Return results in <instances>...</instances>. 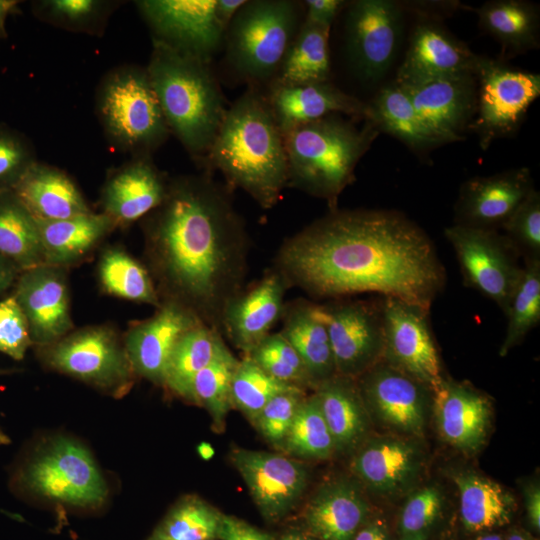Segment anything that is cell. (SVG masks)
I'll return each mask as SVG.
<instances>
[{
  "instance_id": "obj_1",
  "label": "cell",
  "mask_w": 540,
  "mask_h": 540,
  "mask_svg": "<svg viewBox=\"0 0 540 540\" xmlns=\"http://www.w3.org/2000/svg\"><path fill=\"white\" fill-rule=\"evenodd\" d=\"M272 267L313 298L377 293L428 310L446 283L428 234L384 209L329 210L285 238Z\"/></svg>"
},
{
  "instance_id": "obj_2",
  "label": "cell",
  "mask_w": 540,
  "mask_h": 540,
  "mask_svg": "<svg viewBox=\"0 0 540 540\" xmlns=\"http://www.w3.org/2000/svg\"><path fill=\"white\" fill-rule=\"evenodd\" d=\"M233 191L207 172L179 176L143 218L147 269L160 302L181 306L220 333L249 270L251 239Z\"/></svg>"
},
{
  "instance_id": "obj_3",
  "label": "cell",
  "mask_w": 540,
  "mask_h": 540,
  "mask_svg": "<svg viewBox=\"0 0 540 540\" xmlns=\"http://www.w3.org/2000/svg\"><path fill=\"white\" fill-rule=\"evenodd\" d=\"M201 168L219 171L263 209L278 204L288 184L287 157L264 89L247 87L228 107Z\"/></svg>"
},
{
  "instance_id": "obj_4",
  "label": "cell",
  "mask_w": 540,
  "mask_h": 540,
  "mask_svg": "<svg viewBox=\"0 0 540 540\" xmlns=\"http://www.w3.org/2000/svg\"><path fill=\"white\" fill-rule=\"evenodd\" d=\"M146 70L170 133L202 167L228 109L211 63L152 41Z\"/></svg>"
},
{
  "instance_id": "obj_5",
  "label": "cell",
  "mask_w": 540,
  "mask_h": 540,
  "mask_svg": "<svg viewBox=\"0 0 540 540\" xmlns=\"http://www.w3.org/2000/svg\"><path fill=\"white\" fill-rule=\"evenodd\" d=\"M333 114L284 134L287 188L300 190L338 208V199L355 180V169L380 132L369 120Z\"/></svg>"
},
{
  "instance_id": "obj_6",
  "label": "cell",
  "mask_w": 540,
  "mask_h": 540,
  "mask_svg": "<svg viewBox=\"0 0 540 540\" xmlns=\"http://www.w3.org/2000/svg\"><path fill=\"white\" fill-rule=\"evenodd\" d=\"M303 2L246 0L231 20L223 43L224 65L238 83L265 89L303 20Z\"/></svg>"
},
{
  "instance_id": "obj_7",
  "label": "cell",
  "mask_w": 540,
  "mask_h": 540,
  "mask_svg": "<svg viewBox=\"0 0 540 540\" xmlns=\"http://www.w3.org/2000/svg\"><path fill=\"white\" fill-rule=\"evenodd\" d=\"M96 110L109 141L133 157L151 156L171 134L144 67L110 71L98 87Z\"/></svg>"
},
{
  "instance_id": "obj_8",
  "label": "cell",
  "mask_w": 540,
  "mask_h": 540,
  "mask_svg": "<svg viewBox=\"0 0 540 540\" xmlns=\"http://www.w3.org/2000/svg\"><path fill=\"white\" fill-rule=\"evenodd\" d=\"M15 483L37 497L84 509L100 507L108 486L90 452L58 437L39 448L17 471Z\"/></svg>"
},
{
  "instance_id": "obj_9",
  "label": "cell",
  "mask_w": 540,
  "mask_h": 540,
  "mask_svg": "<svg viewBox=\"0 0 540 540\" xmlns=\"http://www.w3.org/2000/svg\"><path fill=\"white\" fill-rule=\"evenodd\" d=\"M39 349L40 357L51 369L113 397L124 396L134 384L136 374L124 341L109 326H87L71 331Z\"/></svg>"
},
{
  "instance_id": "obj_10",
  "label": "cell",
  "mask_w": 540,
  "mask_h": 540,
  "mask_svg": "<svg viewBox=\"0 0 540 540\" xmlns=\"http://www.w3.org/2000/svg\"><path fill=\"white\" fill-rule=\"evenodd\" d=\"M476 112L468 131L486 150L499 138L515 133L540 95V75L478 56Z\"/></svg>"
},
{
  "instance_id": "obj_11",
  "label": "cell",
  "mask_w": 540,
  "mask_h": 540,
  "mask_svg": "<svg viewBox=\"0 0 540 540\" xmlns=\"http://www.w3.org/2000/svg\"><path fill=\"white\" fill-rule=\"evenodd\" d=\"M344 48L353 74L365 83L380 81L394 62L403 36L404 4L392 0L347 2Z\"/></svg>"
},
{
  "instance_id": "obj_12",
  "label": "cell",
  "mask_w": 540,
  "mask_h": 540,
  "mask_svg": "<svg viewBox=\"0 0 540 540\" xmlns=\"http://www.w3.org/2000/svg\"><path fill=\"white\" fill-rule=\"evenodd\" d=\"M464 285L492 300L505 314L523 265L511 240L497 230L453 224L444 229Z\"/></svg>"
},
{
  "instance_id": "obj_13",
  "label": "cell",
  "mask_w": 540,
  "mask_h": 540,
  "mask_svg": "<svg viewBox=\"0 0 540 540\" xmlns=\"http://www.w3.org/2000/svg\"><path fill=\"white\" fill-rule=\"evenodd\" d=\"M135 4L153 42L208 63L223 48L227 27L218 16L217 0H140Z\"/></svg>"
},
{
  "instance_id": "obj_14",
  "label": "cell",
  "mask_w": 540,
  "mask_h": 540,
  "mask_svg": "<svg viewBox=\"0 0 540 540\" xmlns=\"http://www.w3.org/2000/svg\"><path fill=\"white\" fill-rule=\"evenodd\" d=\"M319 307L327 326L336 375L357 379L382 359L381 300L338 298Z\"/></svg>"
},
{
  "instance_id": "obj_15",
  "label": "cell",
  "mask_w": 540,
  "mask_h": 540,
  "mask_svg": "<svg viewBox=\"0 0 540 540\" xmlns=\"http://www.w3.org/2000/svg\"><path fill=\"white\" fill-rule=\"evenodd\" d=\"M382 361L430 390L442 379L440 356L429 322V311L394 297L381 299Z\"/></svg>"
},
{
  "instance_id": "obj_16",
  "label": "cell",
  "mask_w": 540,
  "mask_h": 540,
  "mask_svg": "<svg viewBox=\"0 0 540 540\" xmlns=\"http://www.w3.org/2000/svg\"><path fill=\"white\" fill-rule=\"evenodd\" d=\"M230 458L267 522L281 521L298 506L308 485V470L301 460L244 448L234 449Z\"/></svg>"
},
{
  "instance_id": "obj_17",
  "label": "cell",
  "mask_w": 540,
  "mask_h": 540,
  "mask_svg": "<svg viewBox=\"0 0 540 540\" xmlns=\"http://www.w3.org/2000/svg\"><path fill=\"white\" fill-rule=\"evenodd\" d=\"M370 417L410 437H422L431 390L380 360L356 379Z\"/></svg>"
},
{
  "instance_id": "obj_18",
  "label": "cell",
  "mask_w": 540,
  "mask_h": 540,
  "mask_svg": "<svg viewBox=\"0 0 540 540\" xmlns=\"http://www.w3.org/2000/svg\"><path fill=\"white\" fill-rule=\"evenodd\" d=\"M38 347L52 344L73 331L66 269L42 264L21 271L13 294Z\"/></svg>"
},
{
  "instance_id": "obj_19",
  "label": "cell",
  "mask_w": 540,
  "mask_h": 540,
  "mask_svg": "<svg viewBox=\"0 0 540 540\" xmlns=\"http://www.w3.org/2000/svg\"><path fill=\"white\" fill-rule=\"evenodd\" d=\"M402 87L423 123L442 144L464 139L476 112L475 73L446 75Z\"/></svg>"
},
{
  "instance_id": "obj_20",
  "label": "cell",
  "mask_w": 540,
  "mask_h": 540,
  "mask_svg": "<svg viewBox=\"0 0 540 540\" xmlns=\"http://www.w3.org/2000/svg\"><path fill=\"white\" fill-rule=\"evenodd\" d=\"M533 189L527 167L473 177L460 187L454 224L497 230Z\"/></svg>"
},
{
  "instance_id": "obj_21",
  "label": "cell",
  "mask_w": 540,
  "mask_h": 540,
  "mask_svg": "<svg viewBox=\"0 0 540 540\" xmlns=\"http://www.w3.org/2000/svg\"><path fill=\"white\" fill-rule=\"evenodd\" d=\"M288 289L281 274L273 267L268 269L229 302L222 317V335L248 354L281 320Z\"/></svg>"
},
{
  "instance_id": "obj_22",
  "label": "cell",
  "mask_w": 540,
  "mask_h": 540,
  "mask_svg": "<svg viewBox=\"0 0 540 540\" xmlns=\"http://www.w3.org/2000/svg\"><path fill=\"white\" fill-rule=\"evenodd\" d=\"M264 92L283 135L333 114L358 120H367L370 115L368 103L344 92L330 81L308 84L272 82Z\"/></svg>"
},
{
  "instance_id": "obj_23",
  "label": "cell",
  "mask_w": 540,
  "mask_h": 540,
  "mask_svg": "<svg viewBox=\"0 0 540 540\" xmlns=\"http://www.w3.org/2000/svg\"><path fill=\"white\" fill-rule=\"evenodd\" d=\"M437 430L452 447L474 453L484 444L491 423L489 398L469 384L442 377L431 389Z\"/></svg>"
},
{
  "instance_id": "obj_24",
  "label": "cell",
  "mask_w": 540,
  "mask_h": 540,
  "mask_svg": "<svg viewBox=\"0 0 540 540\" xmlns=\"http://www.w3.org/2000/svg\"><path fill=\"white\" fill-rule=\"evenodd\" d=\"M199 323L181 306L161 302L152 316L132 324L124 345L135 374L163 386L174 346L187 330Z\"/></svg>"
},
{
  "instance_id": "obj_25",
  "label": "cell",
  "mask_w": 540,
  "mask_h": 540,
  "mask_svg": "<svg viewBox=\"0 0 540 540\" xmlns=\"http://www.w3.org/2000/svg\"><path fill=\"white\" fill-rule=\"evenodd\" d=\"M350 469L369 490L393 496L418 477L422 454L416 444L400 436L367 437L353 452Z\"/></svg>"
},
{
  "instance_id": "obj_26",
  "label": "cell",
  "mask_w": 540,
  "mask_h": 540,
  "mask_svg": "<svg viewBox=\"0 0 540 540\" xmlns=\"http://www.w3.org/2000/svg\"><path fill=\"white\" fill-rule=\"evenodd\" d=\"M169 180L151 156H135L110 173L102 191V213L116 227L129 226L143 219L164 200Z\"/></svg>"
},
{
  "instance_id": "obj_27",
  "label": "cell",
  "mask_w": 540,
  "mask_h": 540,
  "mask_svg": "<svg viewBox=\"0 0 540 540\" xmlns=\"http://www.w3.org/2000/svg\"><path fill=\"white\" fill-rule=\"evenodd\" d=\"M478 56L442 26L422 21L413 29L394 80L407 86L446 75L475 73Z\"/></svg>"
},
{
  "instance_id": "obj_28",
  "label": "cell",
  "mask_w": 540,
  "mask_h": 540,
  "mask_svg": "<svg viewBox=\"0 0 540 540\" xmlns=\"http://www.w3.org/2000/svg\"><path fill=\"white\" fill-rule=\"evenodd\" d=\"M370 505L358 482L345 477L321 484L301 512L302 529L317 540H352Z\"/></svg>"
},
{
  "instance_id": "obj_29",
  "label": "cell",
  "mask_w": 540,
  "mask_h": 540,
  "mask_svg": "<svg viewBox=\"0 0 540 540\" xmlns=\"http://www.w3.org/2000/svg\"><path fill=\"white\" fill-rule=\"evenodd\" d=\"M12 189L36 220H61L92 212L64 171L38 161Z\"/></svg>"
},
{
  "instance_id": "obj_30",
  "label": "cell",
  "mask_w": 540,
  "mask_h": 540,
  "mask_svg": "<svg viewBox=\"0 0 540 540\" xmlns=\"http://www.w3.org/2000/svg\"><path fill=\"white\" fill-rule=\"evenodd\" d=\"M281 320L279 332L302 359L314 387L335 376L331 343L319 304L304 298L286 302Z\"/></svg>"
},
{
  "instance_id": "obj_31",
  "label": "cell",
  "mask_w": 540,
  "mask_h": 540,
  "mask_svg": "<svg viewBox=\"0 0 540 540\" xmlns=\"http://www.w3.org/2000/svg\"><path fill=\"white\" fill-rule=\"evenodd\" d=\"M44 264L67 269L83 261L116 228L106 214L90 212L61 220H36Z\"/></svg>"
},
{
  "instance_id": "obj_32",
  "label": "cell",
  "mask_w": 540,
  "mask_h": 540,
  "mask_svg": "<svg viewBox=\"0 0 540 540\" xmlns=\"http://www.w3.org/2000/svg\"><path fill=\"white\" fill-rule=\"evenodd\" d=\"M336 452H353L367 437L371 417L356 379L335 375L315 390Z\"/></svg>"
},
{
  "instance_id": "obj_33",
  "label": "cell",
  "mask_w": 540,
  "mask_h": 540,
  "mask_svg": "<svg viewBox=\"0 0 540 540\" xmlns=\"http://www.w3.org/2000/svg\"><path fill=\"white\" fill-rule=\"evenodd\" d=\"M231 353L219 331L199 323L187 330L174 346L163 386L191 403L195 376L212 362Z\"/></svg>"
},
{
  "instance_id": "obj_34",
  "label": "cell",
  "mask_w": 540,
  "mask_h": 540,
  "mask_svg": "<svg viewBox=\"0 0 540 540\" xmlns=\"http://www.w3.org/2000/svg\"><path fill=\"white\" fill-rule=\"evenodd\" d=\"M371 121L379 132L387 133L415 152L442 145L417 114L409 95L395 80L382 86L368 102Z\"/></svg>"
},
{
  "instance_id": "obj_35",
  "label": "cell",
  "mask_w": 540,
  "mask_h": 540,
  "mask_svg": "<svg viewBox=\"0 0 540 540\" xmlns=\"http://www.w3.org/2000/svg\"><path fill=\"white\" fill-rule=\"evenodd\" d=\"M479 26L502 46L520 54L539 46V10L523 0H491L477 9Z\"/></svg>"
},
{
  "instance_id": "obj_36",
  "label": "cell",
  "mask_w": 540,
  "mask_h": 540,
  "mask_svg": "<svg viewBox=\"0 0 540 540\" xmlns=\"http://www.w3.org/2000/svg\"><path fill=\"white\" fill-rule=\"evenodd\" d=\"M459 492L460 517L469 532H483L508 524L515 500L501 485L472 472L453 477Z\"/></svg>"
},
{
  "instance_id": "obj_37",
  "label": "cell",
  "mask_w": 540,
  "mask_h": 540,
  "mask_svg": "<svg viewBox=\"0 0 540 540\" xmlns=\"http://www.w3.org/2000/svg\"><path fill=\"white\" fill-rule=\"evenodd\" d=\"M0 255L20 271L44 264L37 221L13 189L0 190Z\"/></svg>"
},
{
  "instance_id": "obj_38",
  "label": "cell",
  "mask_w": 540,
  "mask_h": 540,
  "mask_svg": "<svg viewBox=\"0 0 540 540\" xmlns=\"http://www.w3.org/2000/svg\"><path fill=\"white\" fill-rule=\"evenodd\" d=\"M330 30L303 20L273 82L308 84L329 82Z\"/></svg>"
},
{
  "instance_id": "obj_39",
  "label": "cell",
  "mask_w": 540,
  "mask_h": 540,
  "mask_svg": "<svg viewBox=\"0 0 540 540\" xmlns=\"http://www.w3.org/2000/svg\"><path fill=\"white\" fill-rule=\"evenodd\" d=\"M98 277L108 294L155 307L161 303L147 267L120 248H107L102 253Z\"/></svg>"
},
{
  "instance_id": "obj_40",
  "label": "cell",
  "mask_w": 540,
  "mask_h": 540,
  "mask_svg": "<svg viewBox=\"0 0 540 540\" xmlns=\"http://www.w3.org/2000/svg\"><path fill=\"white\" fill-rule=\"evenodd\" d=\"M224 514L197 495L180 498L147 540H219Z\"/></svg>"
},
{
  "instance_id": "obj_41",
  "label": "cell",
  "mask_w": 540,
  "mask_h": 540,
  "mask_svg": "<svg viewBox=\"0 0 540 540\" xmlns=\"http://www.w3.org/2000/svg\"><path fill=\"white\" fill-rule=\"evenodd\" d=\"M281 451L298 460H325L336 453L317 396H306L298 408Z\"/></svg>"
},
{
  "instance_id": "obj_42",
  "label": "cell",
  "mask_w": 540,
  "mask_h": 540,
  "mask_svg": "<svg viewBox=\"0 0 540 540\" xmlns=\"http://www.w3.org/2000/svg\"><path fill=\"white\" fill-rule=\"evenodd\" d=\"M507 328L500 346V356H506L519 345L540 321V259H524L520 280L510 298Z\"/></svg>"
},
{
  "instance_id": "obj_43",
  "label": "cell",
  "mask_w": 540,
  "mask_h": 540,
  "mask_svg": "<svg viewBox=\"0 0 540 540\" xmlns=\"http://www.w3.org/2000/svg\"><path fill=\"white\" fill-rule=\"evenodd\" d=\"M238 361L233 353L219 358L203 368L192 383L191 403L206 409L217 432L224 430L232 408L231 382Z\"/></svg>"
},
{
  "instance_id": "obj_44",
  "label": "cell",
  "mask_w": 540,
  "mask_h": 540,
  "mask_svg": "<svg viewBox=\"0 0 540 540\" xmlns=\"http://www.w3.org/2000/svg\"><path fill=\"white\" fill-rule=\"evenodd\" d=\"M116 4L99 0H44L34 2L33 12L54 26L99 35Z\"/></svg>"
},
{
  "instance_id": "obj_45",
  "label": "cell",
  "mask_w": 540,
  "mask_h": 540,
  "mask_svg": "<svg viewBox=\"0 0 540 540\" xmlns=\"http://www.w3.org/2000/svg\"><path fill=\"white\" fill-rule=\"evenodd\" d=\"M294 387L273 378L248 356H244L238 361L232 377V407L251 422L270 399Z\"/></svg>"
},
{
  "instance_id": "obj_46",
  "label": "cell",
  "mask_w": 540,
  "mask_h": 540,
  "mask_svg": "<svg viewBox=\"0 0 540 540\" xmlns=\"http://www.w3.org/2000/svg\"><path fill=\"white\" fill-rule=\"evenodd\" d=\"M245 356L285 384L305 391L315 388L302 359L280 332H271Z\"/></svg>"
},
{
  "instance_id": "obj_47",
  "label": "cell",
  "mask_w": 540,
  "mask_h": 540,
  "mask_svg": "<svg viewBox=\"0 0 540 540\" xmlns=\"http://www.w3.org/2000/svg\"><path fill=\"white\" fill-rule=\"evenodd\" d=\"M443 506L440 490L425 486L414 491L402 506L398 531L400 540H427Z\"/></svg>"
},
{
  "instance_id": "obj_48",
  "label": "cell",
  "mask_w": 540,
  "mask_h": 540,
  "mask_svg": "<svg viewBox=\"0 0 540 540\" xmlns=\"http://www.w3.org/2000/svg\"><path fill=\"white\" fill-rule=\"evenodd\" d=\"M306 391L294 387L275 395L251 421L260 435L275 448L281 449Z\"/></svg>"
},
{
  "instance_id": "obj_49",
  "label": "cell",
  "mask_w": 540,
  "mask_h": 540,
  "mask_svg": "<svg viewBox=\"0 0 540 540\" xmlns=\"http://www.w3.org/2000/svg\"><path fill=\"white\" fill-rule=\"evenodd\" d=\"M501 228L524 259H540V193L535 188Z\"/></svg>"
},
{
  "instance_id": "obj_50",
  "label": "cell",
  "mask_w": 540,
  "mask_h": 540,
  "mask_svg": "<svg viewBox=\"0 0 540 540\" xmlns=\"http://www.w3.org/2000/svg\"><path fill=\"white\" fill-rule=\"evenodd\" d=\"M36 161L29 140L18 131L0 125V190L12 189Z\"/></svg>"
},
{
  "instance_id": "obj_51",
  "label": "cell",
  "mask_w": 540,
  "mask_h": 540,
  "mask_svg": "<svg viewBox=\"0 0 540 540\" xmlns=\"http://www.w3.org/2000/svg\"><path fill=\"white\" fill-rule=\"evenodd\" d=\"M27 319L14 295L0 301V351L22 360L32 345Z\"/></svg>"
},
{
  "instance_id": "obj_52",
  "label": "cell",
  "mask_w": 540,
  "mask_h": 540,
  "mask_svg": "<svg viewBox=\"0 0 540 540\" xmlns=\"http://www.w3.org/2000/svg\"><path fill=\"white\" fill-rule=\"evenodd\" d=\"M348 1L344 0H306L304 20L330 30L337 16L344 10Z\"/></svg>"
},
{
  "instance_id": "obj_53",
  "label": "cell",
  "mask_w": 540,
  "mask_h": 540,
  "mask_svg": "<svg viewBox=\"0 0 540 540\" xmlns=\"http://www.w3.org/2000/svg\"><path fill=\"white\" fill-rule=\"evenodd\" d=\"M219 540H274L273 536L250 523L232 516L223 517Z\"/></svg>"
},
{
  "instance_id": "obj_54",
  "label": "cell",
  "mask_w": 540,
  "mask_h": 540,
  "mask_svg": "<svg viewBox=\"0 0 540 540\" xmlns=\"http://www.w3.org/2000/svg\"><path fill=\"white\" fill-rule=\"evenodd\" d=\"M524 501L530 525L537 531L540 529V488L537 483H529L524 487Z\"/></svg>"
},
{
  "instance_id": "obj_55",
  "label": "cell",
  "mask_w": 540,
  "mask_h": 540,
  "mask_svg": "<svg viewBox=\"0 0 540 540\" xmlns=\"http://www.w3.org/2000/svg\"><path fill=\"white\" fill-rule=\"evenodd\" d=\"M352 540H390L386 524L379 519L367 521Z\"/></svg>"
},
{
  "instance_id": "obj_56",
  "label": "cell",
  "mask_w": 540,
  "mask_h": 540,
  "mask_svg": "<svg viewBox=\"0 0 540 540\" xmlns=\"http://www.w3.org/2000/svg\"><path fill=\"white\" fill-rule=\"evenodd\" d=\"M20 269L10 260L0 255V293L16 282Z\"/></svg>"
},
{
  "instance_id": "obj_57",
  "label": "cell",
  "mask_w": 540,
  "mask_h": 540,
  "mask_svg": "<svg viewBox=\"0 0 540 540\" xmlns=\"http://www.w3.org/2000/svg\"><path fill=\"white\" fill-rule=\"evenodd\" d=\"M17 4L18 1L14 0H0V38L5 35L6 19L13 12Z\"/></svg>"
},
{
  "instance_id": "obj_58",
  "label": "cell",
  "mask_w": 540,
  "mask_h": 540,
  "mask_svg": "<svg viewBox=\"0 0 540 540\" xmlns=\"http://www.w3.org/2000/svg\"><path fill=\"white\" fill-rule=\"evenodd\" d=\"M278 540H317L302 528H293L285 531Z\"/></svg>"
},
{
  "instance_id": "obj_59",
  "label": "cell",
  "mask_w": 540,
  "mask_h": 540,
  "mask_svg": "<svg viewBox=\"0 0 540 540\" xmlns=\"http://www.w3.org/2000/svg\"><path fill=\"white\" fill-rule=\"evenodd\" d=\"M506 540H533V539L520 531L514 530L508 535Z\"/></svg>"
},
{
  "instance_id": "obj_60",
  "label": "cell",
  "mask_w": 540,
  "mask_h": 540,
  "mask_svg": "<svg viewBox=\"0 0 540 540\" xmlns=\"http://www.w3.org/2000/svg\"><path fill=\"white\" fill-rule=\"evenodd\" d=\"M475 540H503V538L496 533H488L483 536L477 537Z\"/></svg>"
},
{
  "instance_id": "obj_61",
  "label": "cell",
  "mask_w": 540,
  "mask_h": 540,
  "mask_svg": "<svg viewBox=\"0 0 540 540\" xmlns=\"http://www.w3.org/2000/svg\"><path fill=\"white\" fill-rule=\"evenodd\" d=\"M9 442V437L0 429V445L8 444Z\"/></svg>"
},
{
  "instance_id": "obj_62",
  "label": "cell",
  "mask_w": 540,
  "mask_h": 540,
  "mask_svg": "<svg viewBox=\"0 0 540 540\" xmlns=\"http://www.w3.org/2000/svg\"><path fill=\"white\" fill-rule=\"evenodd\" d=\"M10 372H11L10 370H5V369H1V368H0V375L6 374V373H10Z\"/></svg>"
}]
</instances>
